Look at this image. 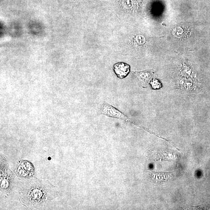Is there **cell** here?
Segmentation results:
<instances>
[{"instance_id": "5", "label": "cell", "mask_w": 210, "mask_h": 210, "mask_svg": "<svg viewBox=\"0 0 210 210\" xmlns=\"http://www.w3.org/2000/svg\"><path fill=\"white\" fill-rule=\"evenodd\" d=\"M150 84L152 88L153 89L159 88L161 87V83L157 79L152 80L151 81Z\"/></svg>"}, {"instance_id": "3", "label": "cell", "mask_w": 210, "mask_h": 210, "mask_svg": "<svg viewBox=\"0 0 210 210\" xmlns=\"http://www.w3.org/2000/svg\"><path fill=\"white\" fill-rule=\"evenodd\" d=\"M114 72L118 78L123 79L126 77L130 73L131 68L129 65L123 62L116 63L113 67Z\"/></svg>"}, {"instance_id": "1", "label": "cell", "mask_w": 210, "mask_h": 210, "mask_svg": "<svg viewBox=\"0 0 210 210\" xmlns=\"http://www.w3.org/2000/svg\"><path fill=\"white\" fill-rule=\"evenodd\" d=\"M60 192L58 188L47 181L34 178L24 183L19 193V201L28 208H37L57 197Z\"/></svg>"}, {"instance_id": "4", "label": "cell", "mask_w": 210, "mask_h": 210, "mask_svg": "<svg viewBox=\"0 0 210 210\" xmlns=\"http://www.w3.org/2000/svg\"><path fill=\"white\" fill-rule=\"evenodd\" d=\"M140 75H138V79L140 85L143 87H146L147 86L149 81L150 77L149 75H144L145 74H139Z\"/></svg>"}, {"instance_id": "2", "label": "cell", "mask_w": 210, "mask_h": 210, "mask_svg": "<svg viewBox=\"0 0 210 210\" xmlns=\"http://www.w3.org/2000/svg\"><path fill=\"white\" fill-rule=\"evenodd\" d=\"M5 162L3 164L1 161V189L4 191H10L12 188V173L9 169L7 170V166Z\"/></svg>"}, {"instance_id": "6", "label": "cell", "mask_w": 210, "mask_h": 210, "mask_svg": "<svg viewBox=\"0 0 210 210\" xmlns=\"http://www.w3.org/2000/svg\"><path fill=\"white\" fill-rule=\"evenodd\" d=\"M127 4H130V1H127Z\"/></svg>"}]
</instances>
